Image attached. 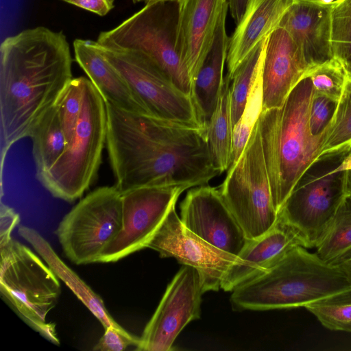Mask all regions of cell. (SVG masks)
<instances>
[{"instance_id":"25","label":"cell","mask_w":351,"mask_h":351,"mask_svg":"<svg viewBox=\"0 0 351 351\" xmlns=\"http://www.w3.org/2000/svg\"><path fill=\"white\" fill-rule=\"evenodd\" d=\"M29 136L38 177L53 165L66 145L56 104L39 119Z\"/></svg>"},{"instance_id":"16","label":"cell","mask_w":351,"mask_h":351,"mask_svg":"<svg viewBox=\"0 0 351 351\" xmlns=\"http://www.w3.org/2000/svg\"><path fill=\"white\" fill-rule=\"evenodd\" d=\"M308 66L290 34L278 27L267 36L262 63V112L280 107Z\"/></svg>"},{"instance_id":"13","label":"cell","mask_w":351,"mask_h":351,"mask_svg":"<svg viewBox=\"0 0 351 351\" xmlns=\"http://www.w3.org/2000/svg\"><path fill=\"white\" fill-rule=\"evenodd\" d=\"M201 276L193 267L183 265L167 289L139 338L136 350L169 351L184 328L200 317Z\"/></svg>"},{"instance_id":"12","label":"cell","mask_w":351,"mask_h":351,"mask_svg":"<svg viewBox=\"0 0 351 351\" xmlns=\"http://www.w3.org/2000/svg\"><path fill=\"white\" fill-rule=\"evenodd\" d=\"M187 189L184 185L148 186L122 193L121 228L104 249L98 262H115L147 247Z\"/></svg>"},{"instance_id":"29","label":"cell","mask_w":351,"mask_h":351,"mask_svg":"<svg viewBox=\"0 0 351 351\" xmlns=\"http://www.w3.org/2000/svg\"><path fill=\"white\" fill-rule=\"evenodd\" d=\"M262 108L261 64L252 86L243 112L233 129L230 160L228 170L236 164L243 152L261 114Z\"/></svg>"},{"instance_id":"22","label":"cell","mask_w":351,"mask_h":351,"mask_svg":"<svg viewBox=\"0 0 351 351\" xmlns=\"http://www.w3.org/2000/svg\"><path fill=\"white\" fill-rule=\"evenodd\" d=\"M75 58L105 102L125 110L149 113L127 82L102 53L96 41L76 39Z\"/></svg>"},{"instance_id":"42","label":"cell","mask_w":351,"mask_h":351,"mask_svg":"<svg viewBox=\"0 0 351 351\" xmlns=\"http://www.w3.org/2000/svg\"><path fill=\"white\" fill-rule=\"evenodd\" d=\"M134 3H137V2H141V1H144V2H149L151 1H154V0H132Z\"/></svg>"},{"instance_id":"9","label":"cell","mask_w":351,"mask_h":351,"mask_svg":"<svg viewBox=\"0 0 351 351\" xmlns=\"http://www.w3.org/2000/svg\"><path fill=\"white\" fill-rule=\"evenodd\" d=\"M219 189L249 240L267 232L276 223L258 120L236 164Z\"/></svg>"},{"instance_id":"32","label":"cell","mask_w":351,"mask_h":351,"mask_svg":"<svg viewBox=\"0 0 351 351\" xmlns=\"http://www.w3.org/2000/svg\"><path fill=\"white\" fill-rule=\"evenodd\" d=\"M304 75L310 77L315 93L338 102L346 82L348 69L340 60L334 57L311 67Z\"/></svg>"},{"instance_id":"8","label":"cell","mask_w":351,"mask_h":351,"mask_svg":"<svg viewBox=\"0 0 351 351\" xmlns=\"http://www.w3.org/2000/svg\"><path fill=\"white\" fill-rule=\"evenodd\" d=\"M350 151L318 158L302 174L278 213L306 248L315 247L346 195V158Z\"/></svg>"},{"instance_id":"39","label":"cell","mask_w":351,"mask_h":351,"mask_svg":"<svg viewBox=\"0 0 351 351\" xmlns=\"http://www.w3.org/2000/svg\"><path fill=\"white\" fill-rule=\"evenodd\" d=\"M249 0H227L231 16L237 25L242 19Z\"/></svg>"},{"instance_id":"6","label":"cell","mask_w":351,"mask_h":351,"mask_svg":"<svg viewBox=\"0 0 351 351\" xmlns=\"http://www.w3.org/2000/svg\"><path fill=\"white\" fill-rule=\"evenodd\" d=\"M106 132L105 101L84 77L82 108L73 136L53 165L38 177L53 196L73 202L90 187L97 176Z\"/></svg>"},{"instance_id":"36","label":"cell","mask_w":351,"mask_h":351,"mask_svg":"<svg viewBox=\"0 0 351 351\" xmlns=\"http://www.w3.org/2000/svg\"><path fill=\"white\" fill-rule=\"evenodd\" d=\"M0 247L7 245L11 240V232L18 225L19 215L10 207L1 203L0 209Z\"/></svg>"},{"instance_id":"35","label":"cell","mask_w":351,"mask_h":351,"mask_svg":"<svg viewBox=\"0 0 351 351\" xmlns=\"http://www.w3.org/2000/svg\"><path fill=\"white\" fill-rule=\"evenodd\" d=\"M139 342L137 338L125 329L112 326L105 328V332L93 348L95 351H123L128 346L136 347Z\"/></svg>"},{"instance_id":"27","label":"cell","mask_w":351,"mask_h":351,"mask_svg":"<svg viewBox=\"0 0 351 351\" xmlns=\"http://www.w3.org/2000/svg\"><path fill=\"white\" fill-rule=\"evenodd\" d=\"M351 149V71L328 128L319 157Z\"/></svg>"},{"instance_id":"11","label":"cell","mask_w":351,"mask_h":351,"mask_svg":"<svg viewBox=\"0 0 351 351\" xmlns=\"http://www.w3.org/2000/svg\"><path fill=\"white\" fill-rule=\"evenodd\" d=\"M99 47L150 114L189 127L207 129L191 97L178 88L155 62L139 54Z\"/></svg>"},{"instance_id":"19","label":"cell","mask_w":351,"mask_h":351,"mask_svg":"<svg viewBox=\"0 0 351 351\" xmlns=\"http://www.w3.org/2000/svg\"><path fill=\"white\" fill-rule=\"evenodd\" d=\"M227 0H181L180 47L191 80L213 38Z\"/></svg>"},{"instance_id":"43","label":"cell","mask_w":351,"mask_h":351,"mask_svg":"<svg viewBox=\"0 0 351 351\" xmlns=\"http://www.w3.org/2000/svg\"><path fill=\"white\" fill-rule=\"evenodd\" d=\"M350 152H351V149H350Z\"/></svg>"},{"instance_id":"3","label":"cell","mask_w":351,"mask_h":351,"mask_svg":"<svg viewBox=\"0 0 351 351\" xmlns=\"http://www.w3.org/2000/svg\"><path fill=\"white\" fill-rule=\"evenodd\" d=\"M314 89L304 75L279 108L263 112L258 128L274 206L278 213L295 184L318 158L326 133L312 134L309 112Z\"/></svg>"},{"instance_id":"15","label":"cell","mask_w":351,"mask_h":351,"mask_svg":"<svg viewBox=\"0 0 351 351\" xmlns=\"http://www.w3.org/2000/svg\"><path fill=\"white\" fill-rule=\"evenodd\" d=\"M180 208L184 226L214 247L238 257L247 243L219 188L207 184L191 188Z\"/></svg>"},{"instance_id":"28","label":"cell","mask_w":351,"mask_h":351,"mask_svg":"<svg viewBox=\"0 0 351 351\" xmlns=\"http://www.w3.org/2000/svg\"><path fill=\"white\" fill-rule=\"evenodd\" d=\"M267 38L245 58L231 79V115L234 127L243 112L252 86L262 64Z\"/></svg>"},{"instance_id":"24","label":"cell","mask_w":351,"mask_h":351,"mask_svg":"<svg viewBox=\"0 0 351 351\" xmlns=\"http://www.w3.org/2000/svg\"><path fill=\"white\" fill-rule=\"evenodd\" d=\"M231 80L226 75L216 108L207 125L209 152L219 174L227 171L230 160L233 124L230 101Z\"/></svg>"},{"instance_id":"21","label":"cell","mask_w":351,"mask_h":351,"mask_svg":"<svg viewBox=\"0 0 351 351\" xmlns=\"http://www.w3.org/2000/svg\"><path fill=\"white\" fill-rule=\"evenodd\" d=\"M228 3L219 18L211 44L191 82V97L202 123L207 128L224 83L229 38L226 30Z\"/></svg>"},{"instance_id":"2","label":"cell","mask_w":351,"mask_h":351,"mask_svg":"<svg viewBox=\"0 0 351 351\" xmlns=\"http://www.w3.org/2000/svg\"><path fill=\"white\" fill-rule=\"evenodd\" d=\"M72 58L62 32L37 27L5 38L0 46L1 174L12 145L29 136L72 80Z\"/></svg>"},{"instance_id":"41","label":"cell","mask_w":351,"mask_h":351,"mask_svg":"<svg viewBox=\"0 0 351 351\" xmlns=\"http://www.w3.org/2000/svg\"><path fill=\"white\" fill-rule=\"evenodd\" d=\"M320 1L324 3H332L335 0H319Z\"/></svg>"},{"instance_id":"37","label":"cell","mask_w":351,"mask_h":351,"mask_svg":"<svg viewBox=\"0 0 351 351\" xmlns=\"http://www.w3.org/2000/svg\"><path fill=\"white\" fill-rule=\"evenodd\" d=\"M99 16H105L114 8V0H62Z\"/></svg>"},{"instance_id":"33","label":"cell","mask_w":351,"mask_h":351,"mask_svg":"<svg viewBox=\"0 0 351 351\" xmlns=\"http://www.w3.org/2000/svg\"><path fill=\"white\" fill-rule=\"evenodd\" d=\"M84 77L73 78L58 97L56 106L66 144L73 136L83 103Z\"/></svg>"},{"instance_id":"40","label":"cell","mask_w":351,"mask_h":351,"mask_svg":"<svg viewBox=\"0 0 351 351\" xmlns=\"http://www.w3.org/2000/svg\"><path fill=\"white\" fill-rule=\"evenodd\" d=\"M345 189L346 194L351 195V166L346 167Z\"/></svg>"},{"instance_id":"14","label":"cell","mask_w":351,"mask_h":351,"mask_svg":"<svg viewBox=\"0 0 351 351\" xmlns=\"http://www.w3.org/2000/svg\"><path fill=\"white\" fill-rule=\"evenodd\" d=\"M147 247L161 258L172 257L199 273L204 292L218 291L223 278L240 259L206 242L187 229L173 207Z\"/></svg>"},{"instance_id":"23","label":"cell","mask_w":351,"mask_h":351,"mask_svg":"<svg viewBox=\"0 0 351 351\" xmlns=\"http://www.w3.org/2000/svg\"><path fill=\"white\" fill-rule=\"evenodd\" d=\"M19 233L32 245L55 275L66 284L104 328L110 326L121 328L108 313L99 295L60 259L50 244L36 230L21 226Z\"/></svg>"},{"instance_id":"5","label":"cell","mask_w":351,"mask_h":351,"mask_svg":"<svg viewBox=\"0 0 351 351\" xmlns=\"http://www.w3.org/2000/svg\"><path fill=\"white\" fill-rule=\"evenodd\" d=\"M181 0H154L109 31L97 43L108 49L143 56L158 65L191 96V80L180 47Z\"/></svg>"},{"instance_id":"20","label":"cell","mask_w":351,"mask_h":351,"mask_svg":"<svg viewBox=\"0 0 351 351\" xmlns=\"http://www.w3.org/2000/svg\"><path fill=\"white\" fill-rule=\"evenodd\" d=\"M295 0H249L243 16L229 38L226 59L228 77L250 52L278 27Z\"/></svg>"},{"instance_id":"1","label":"cell","mask_w":351,"mask_h":351,"mask_svg":"<svg viewBox=\"0 0 351 351\" xmlns=\"http://www.w3.org/2000/svg\"><path fill=\"white\" fill-rule=\"evenodd\" d=\"M106 103V147L117 189L207 184L219 176L210 158L207 129Z\"/></svg>"},{"instance_id":"30","label":"cell","mask_w":351,"mask_h":351,"mask_svg":"<svg viewBox=\"0 0 351 351\" xmlns=\"http://www.w3.org/2000/svg\"><path fill=\"white\" fill-rule=\"evenodd\" d=\"M325 328L351 332V288L304 306Z\"/></svg>"},{"instance_id":"31","label":"cell","mask_w":351,"mask_h":351,"mask_svg":"<svg viewBox=\"0 0 351 351\" xmlns=\"http://www.w3.org/2000/svg\"><path fill=\"white\" fill-rule=\"evenodd\" d=\"M330 25L333 56L351 71V0H335L332 3Z\"/></svg>"},{"instance_id":"7","label":"cell","mask_w":351,"mask_h":351,"mask_svg":"<svg viewBox=\"0 0 351 351\" xmlns=\"http://www.w3.org/2000/svg\"><path fill=\"white\" fill-rule=\"evenodd\" d=\"M0 292L19 317L48 341L59 345L56 325L48 313L60 294L58 277L27 247L12 240L0 247Z\"/></svg>"},{"instance_id":"34","label":"cell","mask_w":351,"mask_h":351,"mask_svg":"<svg viewBox=\"0 0 351 351\" xmlns=\"http://www.w3.org/2000/svg\"><path fill=\"white\" fill-rule=\"evenodd\" d=\"M337 105V102L314 91L309 112V128L313 135L327 132Z\"/></svg>"},{"instance_id":"38","label":"cell","mask_w":351,"mask_h":351,"mask_svg":"<svg viewBox=\"0 0 351 351\" xmlns=\"http://www.w3.org/2000/svg\"><path fill=\"white\" fill-rule=\"evenodd\" d=\"M330 263L337 267L351 285V247Z\"/></svg>"},{"instance_id":"17","label":"cell","mask_w":351,"mask_h":351,"mask_svg":"<svg viewBox=\"0 0 351 351\" xmlns=\"http://www.w3.org/2000/svg\"><path fill=\"white\" fill-rule=\"evenodd\" d=\"M331 8L332 3L319 0H295L279 23L300 47L308 69L334 58Z\"/></svg>"},{"instance_id":"10","label":"cell","mask_w":351,"mask_h":351,"mask_svg":"<svg viewBox=\"0 0 351 351\" xmlns=\"http://www.w3.org/2000/svg\"><path fill=\"white\" fill-rule=\"evenodd\" d=\"M122 226L121 193L102 186L88 193L62 219L56 235L66 257L76 265L98 262Z\"/></svg>"},{"instance_id":"26","label":"cell","mask_w":351,"mask_h":351,"mask_svg":"<svg viewBox=\"0 0 351 351\" xmlns=\"http://www.w3.org/2000/svg\"><path fill=\"white\" fill-rule=\"evenodd\" d=\"M315 247L316 254L328 263L351 247V195L346 194Z\"/></svg>"},{"instance_id":"18","label":"cell","mask_w":351,"mask_h":351,"mask_svg":"<svg viewBox=\"0 0 351 351\" xmlns=\"http://www.w3.org/2000/svg\"><path fill=\"white\" fill-rule=\"evenodd\" d=\"M303 246L298 233L278 217L276 223L261 237L249 240L234 264L223 278L221 289L232 291L239 285L263 273L290 250Z\"/></svg>"},{"instance_id":"4","label":"cell","mask_w":351,"mask_h":351,"mask_svg":"<svg viewBox=\"0 0 351 351\" xmlns=\"http://www.w3.org/2000/svg\"><path fill=\"white\" fill-rule=\"evenodd\" d=\"M350 288L337 267L297 246L267 270L234 289L230 300L236 311L295 308Z\"/></svg>"}]
</instances>
